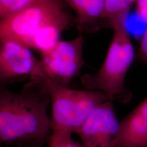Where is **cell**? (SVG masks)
<instances>
[{"label": "cell", "mask_w": 147, "mask_h": 147, "mask_svg": "<svg viewBox=\"0 0 147 147\" xmlns=\"http://www.w3.org/2000/svg\"><path fill=\"white\" fill-rule=\"evenodd\" d=\"M116 147H147V97L120 121Z\"/></svg>", "instance_id": "obj_8"}, {"label": "cell", "mask_w": 147, "mask_h": 147, "mask_svg": "<svg viewBox=\"0 0 147 147\" xmlns=\"http://www.w3.org/2000/svg\"><path fill=\"white\" fill-rule=\"evenodd\" d=\"M50 97L31 81L20 93L1 87L0 140L7 145L42 147L51 128Z\"/></svg>", "instance_id": "obj_1"}, {"label": "cell", "mask_w": 147, "mask_h": 147, "mask_svg": "<svg viewBox=\"0 0 147 147\" xmlns=\"http://www.w3.org/2000/svg\"><path fill=\"white\" fill-rule=\"evenodd\" d=\"M137 0H106L105 9L101 26L114 29L125 25L128 11Z\"/></svg>", "instance_id": "obj_10"}, {"label": "cell", "mask_w": 147, "mask_h": 147, "mask_svg": "<svg viewBox=\"0 0 147 147\" xmlns=\"http://www.w3.org/2000/svg\"><path fill=\"white\" fill-rule=\"evenodd\" d=\"M30 80L50 95L53 132L78 134L100 106L111 101L109 95L102 91L74 90L53 83L42 73L40 64Z\"/></svg>", "instance_id": "obj_2"}, {"label": "cell", "mask_w": 147, "mask_h": 147, "mask_svg": "<svg viewBox=\"0 0 147 147\" xmlns=\"http://www.w3.org/2000/svg\"><path fill=\"white\" fill-rule=\"evenodd\" d=\"M0 81L7 84L31 77L40 63L31 49L18 40L0 39Z\"/></svg>", "instance_id": "obj_6"}, {"label": "cell", "mask_w": 147, "mask_h": 147, "mask_svg": "<svg viewBox=\"0 0 147 147\" xmlns=\"http://www.w3.org/2000/svg\"><path fill=\"white\" fill-rule=\"evenodd\" d=\"M76 13L75 24L80 34L94 32L101 28L106 0H62Z\"/></svg>", "instance_id": "obj_9"}, {"label": "cell", "mask_w": 147, "mask_h": 147, "mask_svg": "<svg viewBox=\"0 0 147 147\" xmlns=\"http://www.w3.org/2000/svg\"><path fill=\"white\" fill-rule=\"evenodd\" d=\"M40 0H0V19L2 20Z\"/></svg>", "instance_id": "obj_11"}, {"label": "cell", "mask_w": 147, "mask_h": 147, "mask_svg": "<svg viewBox=\"0 0 147 147\" xmlns=\"http://www.w3.org/2000/svg\"><path fill=\"white\" fill-rule=\"evenodd\" d=\"M49 147H84L82 143L76 142L71 134L64 132H53L49 139Z\"/></svg>", "instance_id": "obj_12"}, {"label": "cell", "mask_w": 147, "mask_h": 147, "mask_svg": "<svg viewBox=\"0 0 147 147\" xmlns=\"http://www.w3.org/2000/svg\"><path fill=\"white\" fill-rule=\"evenodd\" d=\"M112 102L100 106L78 132L84 147H116L120 121Z\"/></svg>", "instance_id": "obj_7"}, {"label": "cell", "mask_w": 147, "mask_h": 147, "mask_svg": "<svg viewBox=\"0 0 147 147\" xmlns=\"http://www.w3.org/2000/svg\"><path fill=\"white\" fill-rule=\"evenodd\" d=\"M125 25L115 28L105 61L97 73L80 75L87 89L100 90L109 95L112 101L127 104L132 93L125 85L127 72L136 57L135 49Z\"/></svg>", "instance_id": "obj_3"}, {"label": "cell", "mask_w": 147, "mask_h": 147, "mask_svg": "<svg viewBox=\"0 0 147 147\" xmlns=\"http://www.w3.org/2000/svg\"><path fill=\"white\" fill-rule=\"evenodd\" d=\"M135 58L147 65V28L143 34L140 46L136 55Z\"/></svg>", "instance_id": "obj_13"}, {"label": "cell", "mask_w": 147, "mask_h": 147, "mask_svg": "<svg viewBox=\"0 0 147 147\" xmlns=\"http://www.w3.org/2000/svg\"><path fill=\"white\" fill-rule=\"evenodd\" d=\"M135 5L137 15L147 25V0H137Z\"/></svg>", "instance_id": "obj_14"}, {"label": "cell", "mask_w": 147, "mask_h": 147, "mask_svg": "<svg viewBox=\"0 0 147 147\" xmlns=\"http://www.w3.org/2000/svg\"><path fill=\"white\" fill-rule=\"evenodd\" d=\"M82 35L69 41L59 40L51 49L41 54L40 68L53 83L68 87L80 73L83 65Z\"/></svg>", "instance_id": "obj_5"}, {"label": "cell", "mask_w": 147, "mask_h": 147, "mask_svg": "<svg viewBox=\"0 0 147 147\" xmlns=\"http://www.w3.org/2000/svg\"><path fill=\"white\" fill-rule=\"evenodd\" d=\"M65 8L62 0H40L1 20L0 39H15L26 45L32 36L41 28L71 16Z\"/></svg>", "instance_id": "obj_4"}]
</instances>
